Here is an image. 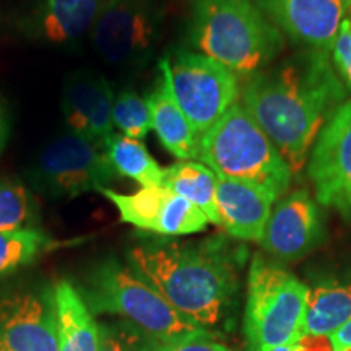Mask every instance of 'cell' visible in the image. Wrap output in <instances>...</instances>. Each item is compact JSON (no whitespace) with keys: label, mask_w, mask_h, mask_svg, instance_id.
I'll list each match as a JSON object with an SVG mask.
<instances>
[{"label":"cell","mask_w":351,"mask_h":351,"mask_svg":"<svg viewBox=\"0 0 351 351\" xmlns=\"http://www.w3.org/2000/svg\"><path fill=\"white\" fill-rule=\"evenodd\" d=\"M217 181L218 176L197 160L176 161L165 168L161 186L194 204L207 217L208 223L221 226L217 208Z\"/></svg>","instance_id":"obj_21"},{"label":"cell","mask_w":351,"mask_h":351,"mask_svg":"<svg viewBox=\"0 0 351 351\" xmlns=\"http://www.w3.org/2000/svg\"><path fill=\"white\" fill-rule=\"evenodd\" d=\"M54 245L38 228L0 232V280L33 263Z\"/></svg>","instance_id":"obj_23"},{"label":"cell","mask_w":351,"mask_h":351,"mask_svg":"<svg viewBox=\"0 0 351 351\" xmlns=\"http://www.w3.org/2000/svg\"><path fill=\"white\" fill-rule=\"evenodd\" d=\"M351 319V271L328 276L309 288L304 339H326Z\"/></svg>","instance_id":"obj_19"},{"label":"cell","mask_w":351,"mask_h":351,"mask_svg":"<svg viewBox=\"0 0 351 351\" xmlns=\"http://www.w3.org/2000/svg\"><path fill=\"white\" fill-rule=\"evenodd\" d=\"M332 351H351V319L328 337Z\"/></svg>","instance_id":"obj_29"},{"label":"cell","mask_w":351,"mask_h":351,"mask_svg":"<svg viewBox=\"0 0 351 351\" xmlns=\"http://www.w3.org/2000/svg\"><path fill=\"white\" fill-rule=\"evenodd\" d=\"M116 178L103 148L69 130L44 145L28 171L33 187L52 199L98 192Z\"/></svg>","instance_id":"obj_9"},{"label":"cell","mask_w":351,"mask_h":351,"mask_svg":"<svg viewBox=\"0 0 351 351\" xmlns=\"http://www.w3.org/2000/svg\"><path fill=\"white\" fill-rule=\"evenodd\" d=\"M104 0H38L21 20L26 38L44 46L75 47L91 36Z\"/></svg>","instance_id":"obj_16"},{"label":"cell","mask_w":351,"mask_h":351,"mask_svg":"<svg viewBox=\"0 0 351 351\" xmlns=\"http://www.w3.org/2000/svg\"><path fill=\"white\" fill-rule=\"evenodd\" d=\"M330 62L346 93L351 95V8L341 21L330 49Z\"/></svg>","instance_id":"obj_27"},{"label":"cell","mask_w":351,"mask_h":351,"mask_svg":"<svg viewBox=\"0 0 351 351\" xmlns=\"http://www.w3.org/2000/svg\"><path fill=\"white\" fill-rule=\"evenodd\" d=\"M99 326L98 351H153L156 340L127 320H108Z\"/></svg>","instance_id":"obj_26"},{"label":"cell","mask_w":351,"mask_h":351,"mask_svg":"<svg viewBox=\"0 0 351 351\" xmlns=\"http://www.w3.org/2000/svg\"><path fill=\"white\" fill-rule=\"evenodd\" d=\"M0 351H59L54 287L0 291Z\"/></svg>","instance_id":"obj_10"},{"label":"cell","mask_w":351,"mask_h":351,"mask_svg":"<svg viewBox=\"0 0 351 351\" xmlns=\"http://www.w3.org/2000/svg\"><path fill=\"white\" fill-rule=\"evenodd\" d=\"M160 73L161 77L156 82V88L147 98L153 130L156 132L161 145L179 161L197 160L199 137L174 98L168 72L161 60Z\"/></svg>","instance_id":"obj_18"},{"label":"cell","mask_w":351,"mask_h":351,"mask_svg":"<svg viewBox=\"0 0 351 351\" xmlns=\"http://www.w3.org/2000/svg\"><path fill=\"white\" fill-rule=\"evenodd\" d=\"M161 62L168 72L174 98L195 129L208 132L241 98L239 77L217 60L197 51H178Z\"/></svg>","instance_id":"obj_8"},{"label":"cell","mask_w":351,"mask_h":351,"mask_svg":"<svg viewBox=\"0 0 351 351\" xmlns=\"http://www.w3.org/2000/svg\"><path fill=\"white\" fill-rule=\"evenodd\" d=\"M161 0H104L91 43L104 64L121 70L147 67L165 32Z\"/></svg>","instance_id":"obj_7"},{"label":"cell","mask_w":351,"mask_h":351,"mask_svg":"<svg viewBox=\"0 0 351 351\" xmlns=\"http://www.w3.org/2000/svg\"><path fill=\"white\" fill-rule=\"evenodd\" d=\"M98 192L117 208L121 221L163 238L195 234L208 226L200 208L163 186L140 187L134 194H119L108 187Z\"/></svg>","instance_id":"obj_12"},{"label":"cell","mask_w":351,"mask_h":351,"mask_svg":"<svg viewBox=\"0 0 351 351\" xmlns=\"http://www.w3.org/2000/svg\"><path fill=\"white\" fill-rule=\"evenodd\" d=\"M8 135H10V119H8L7 109L0 103V155H2L3 148H5Z\"/></svg>","instance_id":"obj_30"},{"label":"cell","mask_w":351,"mask_h":351,"mask_svg":"<svg viewBox=\"0 0 351 351\" xmlns=\"http://www.w3.org/2000/svg\"><path fill=\"white\" fill-rule=\"evenodd\" d=\"M187 38L197 52L238 77H251L275 62L285 38L254 0H192Z\"/></svg>","instance_id":"obj_3"},{"label":"cell","mask_w":351,"mask_h":351,"mask_svg":"<svg viewBox=\"0 0 351 351\" xmlns=\"http://www.w3.org/2000/svg\"><path fill=\"white\" fill-rule=\"evenodd\" d=\"M300 345V343H298ZM298 345H282V346H275V348L265 350V351H296Z\"/></svg>","instance_id":"obj_31"},{"label":"cell","mask_w":351,"mask_h":351,"mask_svg":"<svg viewBox=\"0 0 351 351\" xmlns=\"http://www.w3.org/2000/svg\"><path fill=\"white\" fill-rule=\"evenodd\" d=\"M275 199L263 189L236 179L218 178L217 208L226 234L236 241L261 243Z\"/></svg>","instance_id":"obj_17"},{"label":"cell","mask_w":351,"mask_h":351,"mask_svg":"<svg viewBox=\"0 0 351 351\" xmlns=\"http://www.w3.org/2000/svg\"><path fill=\"white\" fill-rule=\"evenodd\" d=\"M247 249L225 234L200 241L143 239L127 251V263L197 326L218 333L239 293Z\"/></svg>","instance_id":"obj_2"},{"label":"cell","mask_w":351,"mask_h":351,"mask_svg":"<svg viewBox=\"0 0 351 351\" xmlns=\"http://www.w3.org/2000/svg\"><path fill=\"white\" fill-rule=\"evenodd\" d=\"M197 161L218 178L254 184L275 200L287 195L295 174L269 135L239 101L202 135Z\"/></svg>","instance_id":"obj_4"},{"label":"cell","mask_w":351,"mask_h":351,"mask_svg":"<svg viewBox=\"0 0 351 351\" xmlns=\"http://www.w3.org/2000/svg\"><path fill=\"white\" fill-rule=\"evenodd\" d=\"M36 217L32 191L19 179H0V232L33 228Z\"/></svg>","instance_id":"obj_24"},{"label":"cell","mask_w":351,"mask_h":351,"mask_svg":"<svg viewBox=\"0 0 351 351\" xmlns=\"http://www.w3.org/2000/svg\"><path fill=\"white\" fill-rule=\"evenodd\" d=\"M309 287L276 262L256 254L249 265L244 332L249 350L298 345L304 339Z\"/></svg>","instance_id":"obj_6"},{"label":"cell","mask_w":351,"mask_h":351,"mask_svg":"<svg viewBox=\"0 0 351 351\" xmlns=\"http://www.w3.org/2000/svg\"><path fill=\"white\" fill-rule=\"evenodd\" d=\"M306 165L317 204L351 218V99L319 132Z\"/></svg>","instance_id":"obj_11"},{"label":"cell","mask_w":351,"mask_h":351,"mask_svg":"<svg viewBox=\"0 0 351 351\" xmlns=\"http://www.w3.org/2000/svg\"><path fill=\"white\" fill-rule=\"evenodd\" d=\"M104 153L117 176L132 179L140 187H156L163 182L165 168L158 165L142 140L114 134L108 140Z\"/></svg>","instance_id":"obj_22"},{"label":"cell","mask_w":351,"mask_h":351,"mask_svg":"<svg viewBox=\"0 0 351 351\" xmlns=\"http://www.w3.org/2000/svg\"><path fill=\"white\" fill-rule=\"evenodd\" d=\"M324 236L326 228L317 200L306 189H298L271 208L261 244L271 257L293 262L313 252Z\"/></svg>","instance_id":"obj_13"},{"label":"cell","mask_w":351,"mask_h":351,"mask_svg":"<svg viewBox=\"0 0 351 351\" xmlns=\"http://www.w3.org/2000/svg\"><path fill=\"white\" fill-rule=\"evenodd\" d=\"M77 289L93 315H117L156 341L210 332L179 314L129 263L116 257L95 263Z\"/></svg>","instance_id":"obj_5"},{"label":"cell","mask_w":351,"mask_h":351,"mask_svg":"<svg viewBox=\"0 0 351 351\" xmlns=\"http://www.w3.org/2000/svg\"><path fill=\"white\" fill-rule=\"evenodd\" d=\"M330 54L301 49L247 77L241 103L282 153L293 173L307 163L319 132L345 103Z\"/></svg>","instance_id":"obj_1"},{"label":"cell","mask_w":351,"mask_h":351,"mask_svg":"<svg viewBox=\"0 0 351 351\" xmlns=\"http://www.w3.org/2000/svg\"><path fill=\"white\" fill-rule=\"evenodd\" d=\"M218 333L204 332L169 341H156L153 351H232L230 346L219 343Z\"/></svg>","instance_id":"obj_28"},{"label":"cell","mask_w":351,"mask_h":351,"mask_svg":"<svg viewBox=\"0 0 351 351\" xmlns=\"http://www.w3.org/2000/svg\"><path fill=\"white\" fill-rule=\"evenodd\" d=\"M112 125L125 137L142 140L153 130L148 101L134 90H122L114 98Z\"/></svg>","instance_id":"obj_25"},{"label":"cell","mask_w":351,"mask_h":351,"mask_svg":"<svg viewBox=\"0 0 351 351\" xmlns=\"http://www.w3.org/2000/svg\"><path fill=\"white\" fill-rule=\"evenodd\" d=\"M112 85L93 70H78L65 80L62 112L69 132L90 140L104 150L112 137Z\"/></svg>","instance_id":"obj_15"},{"label":"cell","mask_w":351,"mask_h":351,"mask_svg":"<svg viewBox=\"0 0 351 351\" xmlns=\"http://www.w3.org/2000/svg\"><path fill=\"white\" fill-rule=\"evenodd\" d=\"M263 15L301 49L330 54L351 0H254Z\"/></svg>","instance_id":"obj_14"},{"label":"cell","mask_w":351,"mask_h":351,"mask_svg":"<svg viewBox=\"0 0 351 351\" xmlns=\"http://www.w3.org/2000/svg\"><path fill=\"white\" fill-rule=\"evenodd\" d=\"M59 351H98L99 326L80 291L67 280L54 285Z\"/></svg>","instance_id":"obj_20"}]
</instances>
